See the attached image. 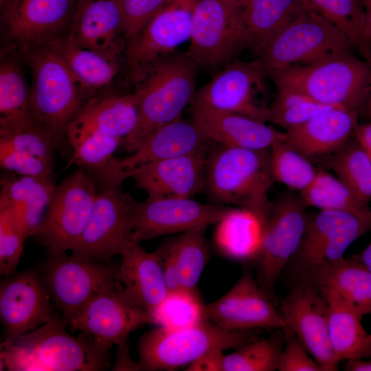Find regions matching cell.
Here are the masks:
<instances>
[{
	"instance_id": "32",
	"label": "cell",
	"mask_w": 371,
	"mask_h": 371,
	"mask_svg": "<svg viewBox=\"0 0 371 371\" xmlns=\"http://www.w3.org/2000/svg\"><path fill=\"white\" fill-rule=\"evenodd\" d=\"M306 12L302 0H249L243 9L249 47L258 52Z\"/></svg>"
},
{
	"instance_id": "15",
	"label": "cell",
	"mask_w": 371,
	"mask_h": 371,
	"mask_svg": "<svg viewBox=\"0 0 371 371\" xmlns=\"http://www.w3.org/2000/svg\"><path fill=\"white\" fill-rule=\"evenodd\" d=\"M236 208L203 203L190 197L148 196L136 201L132 212L133 236L142 242L217 224Z\"/></svg>"
},
{
	"instance_id": "57",
	"label": "cell",
	"mask_w": 371,
	"mask_h": 371,
	"mask_svg": "<svg viewBox=\"0 0 371 371\" xmlns=\"http://www.w3.org/2000/svg\"><path fill=\"white\" fill-rule=\"evenodd\" d=\"M362 359H371V335L362 354Z\"/></svg>"
},
{
	"instance_id": "48",
	"label": "cell",
	"mask_w": 371,
	"mask_h": 371,
	"mask_svg": "<svg viewBox=\"0 0 371 371\" xmlns=\"http://www.w3.org/2000/svg\"><path fill=\"white\" fill-rule=\"evenodd\" d=\"M166 0H119L123 17L122 34L135 38Z\"/></svg>"
},
{
	"instance_id": "13",
	"label": "cell",
	"mask_w": 371,
	"mask_h": 371,
	"mask_svg": "<svg viewBox=\"0 0 371 371\" xmlns=\"http://www.w3.org/2000/svg\"><path fill=\"white\" fill-rule=\"evenodd\" d=\"M265 76L258 58L234 59L195 92L191 104L268 122L269 107L263 102Z\"/></svg>"
},
{
	"instance_id": "42",
	"label": "cell",
	"mask_w": 371,
	"mask_h": 371,
	"mask_svg": "<svg viewBox=\"0 0 371 371\" xmlns=\"http://www.w3.org/2000/svg\"><path fill=\"white\" fill-rule=\"evenodd\" d=\"M270 166L273 181L300 192L313 181L319 169L311 159L286 144L284 139L271 147Z\"/></svg>"
},
{
	"instance_id": "17",
	"label": "cell",
	"mask_w": 371,
	"mask_h": 371,
	"mask_svg": "<svg viewBox=\"0 0 371 371\" xmlns=\"http://www.w3.org/2000/svg\"><path fill=\"white\" fill-rule=\"evenodd\" d=\"M203 316L229 330L259 328L291 330L280 309L260 286L251 271L245 270L234 285L223 295L204 304Z\"/></svg>"
},
{
	"instance_id": "12",
	"label": "cell",
	"mask_w": 371,
	"mask_h": 371,
	"mask_svg": "<svg viewBox=\"0 0 371 371\" xmlns=\"http://www.w3.org/2000/svg\"><path fill=\"white\" fill-rule=\"evenodd\" d=\"M98 191L95 179L82 168L56 186L43 221L33 236L49 254L65 253L76 246Z\"/></svg>"
},
{
	"instance_id": "16",
	"label": "cell",
	"mask_w": 371,
	"mask_h": 371,
	"mask_svg": "<svg viewBox=\"0 0 371 371\" xmlns=\"http://www.w3.org/2000/svg\"><path fill=\"white\" fill-rule=\"evenodd\" d=\"M194 0H166L139 34L128 41L129 71L139 82L161 58L190 37Z\"/></svg>"
},
{
	"instance_id": "27",
	"label": "cell",
	"mask_w": 371,
	"mask_h": 371,
	"mask_svg": "<svg viewBox=\"0 0 371 371\" xmlns=\"http://www.w3.org/2000/svg\"><path fill=\"white\" fill-rule=\"evenodd\" d=\"M358 111L335 108L286 130L284 142L310 159L329 155L353 135Z\"/></svg>"
},
{
	"instance_id": "18",
	"label": "cell",
	"mask_w": 371,
	"mask_h": 371,
	"mask_svg": "<svg viewBox=\"0 0 371 371\" xmlns=\"http://www.w3.org/2000/svg\"><path fill=\"white\" fill-rule=\"evenodd\" d=\"M328 302L316 286L293 282L280 311L296 339L324 371L338 369L328 337Z\"/></svg>"
},
{
	"instance_id": "3",
	"label": "cell",
	"mask_w": 371,
	"mask_h": 371,
	"mask_svg": "<svg viewBox=\"0 0 371 371\" xmlns=\"http://www.w3.org/2000/svg\"><path fill=\"white\" fill-rule=\"evenodd\" d=\"M197 69L186 52H173L149 68L133 93L138 121L123 140L127 151L134 152L155 129L181 117L194 96Z\"/></svg>"
},
{
	"instance_id": "43",
	"label": "cell",
	"mask_w": 371,
	"mask_h": 371,
	"mask_svg": "<svg viewBox=\"0 0 371 371\" xmlns=\"http://www.w3.org/2000/svg\"><path fill=\"white\" fill-rule=\"evenodd\" d=\"M269 107L268 122L286 130L297 126L316 115L335 109L317 102L306 95L288 89H278Z\"/></svg>"
},
{
	"instance_id": "41",
	"label": "cell",
	"mask_w": 371,
	"mask_h": 371,
	"mask_svg": "<svg viewBox=\"0 0 371 371\" xmlns=\"http://www.w3.org/2000/svg\"><path fill=\"white\" fill-rule=\"evenodd\" d=\"M285 341L281 329H276L268 338L251 341L225 355L223 371L276 370Z\"/></svg>"
},
{
	"instance_id": "5",
	"label": "cell",
	"mask_w": 371,
	"mask_h": 371,
	"mask_svg": "<svg viewBox=\"0 0 371 371\" xmlns=\"http://www.w3.org/2000/svg\"><path fill=\"white\" fill-rule=\"evenodd\" d=\"M267 76L278 89H291L321 104L358 111L369 91L371 65L348 52Z\"/></svg>"
},
{
	"instance_id": "21",
	"label": "cell",
	"mask_w": 371,
	"mask_h": 371,
	"mask_svg": "<svg viewBox=\"0 0 371 371\" xmlns=\"http://www.w3.org/2000/svg\"><path fill=\"white\" fill-rule=\"evenodd\" d=\"M208 150L147 163L128 171L127 177L148 196L191 197L204 189Z\"/></svg>"
},
{
	"instance_id": "36",
	"label": "cell",
	"mask_w": 371,
	"mask_h": 371,
	"mask_svg": "<svg viewBox=\"0 0 371 371\" xmlns=\"http://www.w3.org/2000/svg\"><path fill=\"white\" fill-rule=\"evenodd\" d=\"M363 202L371 201V159L354 135L337 150L316 159Z\"/></svg>"
},
{
	"instance_id": "44",
	"label": "cell",
	"mask_w": 371,
	"mask_h": 371,
	"mask_svg": "<svg viewBox=\"0 0 371 371\" xmlns=\"http://www.w3.org/2000/svg\"><path fill=\"white\" fill-rule=\"evenodd\" d=\"M201 297L184 291L169 293L153 315L157 326L178 328L194 325L205 319Z\"/></svg>"
},
{
	"instance_id": "8",
	"label": "cell",
	"mask_w": 371,
	"mask_h": 371,
	"mask_svg": "<svg viewBox=\"0 0 371 371\" xmlns=\"http://www.w3.org/2000/svg\"><path fill=\"white\" fill-rule=\"evenodd\" d=\"M306 209L300 194L293 192H284L270 203L251 262L258 282L273 302L278 278L303 238L308 216Z\"/></svg>"
},
{
	"instance_id": "37",
	"label": "cell",
	"mask_w": 371,
	"mask_h": 371,
	"mask_svg": "<svg viewBox=\"0 0 371 371\" xmlns=\"http://www.w3.org/2000/svg\"><path fill=\"white\" fill-rule=\"evenodd\" d=\"M307 12L317 14L342 32L352 47L368 62L366 13L361 0H302Z\"/></svg>"
},
{
	"instance_id": "31",
	"label": "cell",
	"mask_w": 371,
	"mask_h": 371,
	"mask_svg": "<svg viewBox=\"0 0 371 371\" xmlns=\"http://www.w3.org/2000/svg\"><path fill=\"white\" fill-rule=\"evenodd\" d=\"M137 121L138 108L133 93L91 99L70 124L98 130L123 141Z\"/></svg>"
},
{
	"instance_id": "40",
	"label": "cell",
	"mask_w": 371,
	"mask_h": 371,
	"mask_svg": "<svg viewBox=\"0 0 371 371\" xmlns=\"http://www.w3.org/2000/svg\"><path fill=\"white\" fill-rule=\"evenodd\" d=\"M30 88L19 66L12 61L0 66V128L32 122Z\"/></svg>"
},
{
	"instance_id": "22",
	"label": "cell",
	"mask_w": 371,
	"mask_h": 371,
	"mask_svg": "<svg viewBox=\"0 0 371 371\" xmlns=\"http://www.w3.org/2000/svg\"><path fill=\"white\" fill-rule=\"evenodd\" d=\"M117 267V280L125 295L135 304L153 313L169 294L161 260L148 252L133 234L122 249Z\"/></svg>"
},
{
	"instance_id": "7",
	"label": "cell",
	"mask_w": 371,
	"mask_h": 371,
	"mask_svg": "<svg viewBox=\"0 0 371 371\" xmlns=\"http://www.w3.org/2000/svg\"><path fill=\"white\" fill-rule=\"evenodd\" d=\"M370 231L371 210H319L308 214L301 244L287 265L293 282L311 284L322 272L344 258L347 249Z\"/></svg>"
},
{
	"instance_id": "58",
	"label": "cell",
	"mask_w": 371,
	"mask_h": 371,
	"mask_svg": "<svg viewBox=\"0 0 371 371\" xmlns=\"http://www.w3.org/2000/svg\"><path fill=\"white\" fill-rule=\"evenodd\" d=\"M234 5L244 8L249 0H228Z\"/></svg>"
},
{
	"instance_id": "26",
	"label": "cell",
	"mask_w": 371,
	"mask_h": 371,
	"mask_svg": "<svg viewBox=\"0 0 371 371\" xmlns=\"http://www.w3.org/2000/svg\"><path fill=\"white\" fill-rule=\"evenodd\" d=\"M213 143L192 120L180 117L157 128L130 156L118 159L117 168L127 177L128 172L137 166L206 151Z\"/></svg>"
},
{
	"instance_id": "28",
	"label": "cell",
	"mask_w": 371,
	"mask_h": 371,
	"mask_svg": "<svg viewBox=\"0 0 371 371\" xmlns=\"http://www.w3.org/2000/svg\"><path fill=\"white\" fill-rule=\"evenodd\" d=\"M55 188L52 175L5 174L1 179L0 206L11 210L26 238L33 236L43 221Z\"/></svg>"
},
{
	"instance_id": "49",
	"label": "cell",
	"mask_w": 371,
	"mask_h": 371,
	"mask_svg": "<svg viewBox=\"0 0 371 371\" xmlns=\"http://www.w3.org/2000/svg\"><path fill=\"white\" fill-rule=\"evenodd\" d=\"M285 334L284 347L281 352L278 370L279 371H324L302 346L289 330Z\"/></svg>"
},
{
	"instance_id": "38",
	"label": "cell",
	"mask_w": 371,
	"mask_h": 371,
	"mask_svg": "<svg viewBox=\"0 0 371 371\" xmlns=\"http://www.w3.org/2000/svg\"><path fill=\"white\" fill-rule=\"evenodd\" d=\"M205 229L188 231L163 243L173 254L181 277V291L201 297L197 286L209 258Z\"/></svg>"
},
{
	"instance_id": "56",
	"label": "cell",
	"mask_w": 371,
	"mask_h": 371,
	"mask_svg": "<svg viewBox=\"0 0 371 371\" xmlns=\"http://www.w3.org/2000/svg\"><path fill=\"white\" fill-rule=\"evenodd\" d=\"M366 113L369 121L371 122V80L369 91L366 98Z\"/></svg>"
},
{
	"instance_id": "52",
	"label": "cell",
	"mask_w": 371,
	"mask_h": 371,
	"mask_svg": "<svg viewBox=\"0 0 371 371\" xmlns=\"http://www.w3.org/2000/svg\"><path fill=\"white\" fill-rule=\"evenodd\" d=\"M353 135L371 159V122L357 124Z\"/></svg>"
},
{
	"instance_id": "29",
	"label": "cell",
	"mask_w": 371,
	"mask_h": 371,
	"mask_svg": "<svg viewBox=\"0 0 371 371\" xmlns=\"http://www.w3.org/2000/svg\"><path fill=\"white\" fill-rule=\"evenodd\" d=\"M67 137L74 150L70 163L86 170L100 187L122 184L124 180L117 168L118 158L113 157L122 139L72 124L67 128Z\"/></svg>"
},
{
	"instance_id": "1",
	"label": "cell",
	"mask_w": 371,
	"mask_h": 371,
	"mask_svg": "<svg viewBox=\"0 0 371 371\" xmlns=\"http://www.w3.org/2000/svg\"><path fill=\"white\" fill-rule=\"evenodd\" d=\"M61 319L1 344V370L100 371L110 366L109 349L81 332L77 337Z\"/></svg>"
},
{
	"instance_id": "35",
	"label": "cell",
	"mask_w": 371,
	"mask_h": 371,
	"mask_svg": "<svg viewBox=\"0 0 371 371\" xmlns=\"http://www.w3.org/2000/svg\"><path fill=\"white\" fill-rule=\"evenodd\" d=\"M216 241L227 257L242 262H251L261 240L262 225L249 210L240 207L219 222Z\"/></svg>"
},
{
	"instance_id": "19",
	"label": "cell",
	"mask_w": 371,
	"mask_h": 371,
	"mask_svg": "<svg viewBox=\"0 0 371 371\" xmlns=\"http://www.w3.org/2000/svg\"><path fill=\"white\" fill-rule=\"evenodd\" d=\"M153 324L150 313L133 303L120 284L91 298L71 319L67 328L91 335L102 348L110 349L128 339L129 334Z\"/></svg>"
},
{
	"instance_id": "39",
	"label": "cell",
	"mask_w": 371,
	"mask_h": 371,
	"mask_svg": "<svg viewBox=\"0 0 371 371\" xmlns=\"http://www.w3.org/2000/svg\"><path fill=\"white\" fill-rule=\"evenodd\" d=\"M299 194L307 207L319 210L356 213L371 210L369 204L361 201L344 183L322 169H319L313 181Z\"/></svg>"
},
{
	"instance_id": "4",
	"label": "cell",
	"mask_w": 371,
	"mask_h": 371,
	"mask_svg": "<svg viewBox=\"0 0 371 371\" xmlns=\"http://www.w3.org/2000/svg\"><path fill=\"white\" fill-rule=\"evenodd\" d=\"M29 50L32 74L30 87L32 121L64 153L69 144L67 130L85 103L82 88L62 60L45 44Z\"/></svg>"
},
{
	"instance_id": "47",
	"label": "cell",
	"mask_w": 371,
	"mask_h": 371,
	"mask_svg": "<svg viewBox=\"0 0 371 371\" xmlns=\"http://www.w3.org/2000/svg\"><path fill=\"white\" fill-rule=\"evenodd\" d=\"M0 164L3 168L18 175L46 177L52 175L54 163L0 142Z\"/></svg>"
},
{
	"instance_id": "50",
	"label": "cell",
	"mask_w": 371,
	"mask_h": 371,
	"mask_svg": "<svg viewBox=\"0 0 371 371\" xmlns=\"http://www.w3.org/2000/svg\"><path fill=\"white\" fill-rule=\"evenodd\" d=\"M224 350H211L186 367V371H223Z\"/></svg>"
},
{
	"instance_id": "30",
	"label": "cell",
	"mask_w": 371,
	"mask_h": 371,
	"mask_svg": "<svg viewBox=\"0 0 371 371\" xmlns=\"http://www.w3.org/2000/svg\"><path fill=\"white\" fill-rule=\"evenodd\" d=\"M311 284L335 296L361 318L371 314V271L352 258L338 261Z\"/></svg>"
},
{
	"instance_id": "51",
	"label": "cell",
	"mask_w": 371,
	"mask_h": 371,
	"mask_svg": "<svg viewBox=\"0 0 371 371\" xmlns=\"http://www.w3.org/2000/svg\"><path fill=\"white\" fill-rule=\"evenodd\" d=\"M117 346V361L113 366V370H140L137 363L133 362L131 359L128 339L124 341Z\"/></svg>"
},
{
	"instance_id": "25",
	"label": "cell",
	"mask_w": 371,
	"mask_h": 371,
	"mask_svg": "<svg viewBox=\"0 0 371 371\" xmlns=\"http://www.w3.org/2000/svg\"><path fill=\"white\" fill-rule=\"evenodd\" d=\"M191 112L192 120L214 142L264 150L284 139V132L245 115L194 105Z\"/></svg>"
},
{
	"instance_id": "6",
	"label": "cell",
	"mask_w": 371,
	"mask_h": 371,
	"mask_svg": "<svg viewBox=\"0 0 371 371\" xmlns=\"http://www.w3.org/2000/svg\"><path fill=\"white\" fill-rule=\"evenodd\" d=\"M258 338L256 330H229L206 319L183 328L157 326L139 337L137 363L140 370H175L211 350H236Z\"/></svg>"
},
{
	"instance_id": "9",
	"label": "cell",
	"mask_w": 371,
	"mask_h": 371,
	"mask_svg": "<svg viewBox=\"0 0 371 371\" xmlns=\"http://www.w3.org/2000/svg\"><path fill=\"white\" fill-rule=\"evenodd\" d=\"M243 9L228 0H194L186 54L198 68L225 66L249 47Z\"/></svg>"
},
{
	"instance_id": "46",
	"label": "cell",
	"mask_w": 371,
	"mask_h": 371,
	"mask_svg": "<svg viewBox=\"0 0 371 371\" xmlns=\"http://www.w3.org/2000/svg\"><path fill=\"white\" fill-rule=\"evenodd\" d=\"M26 236L11 210L0 206V274L12 275L23 254Z\"/></svg>"
},
{
	"instance_id": "45",
	"label": "cell",
	"mask_w": 371,
	"mask_h": 371,
	"mask_svg": "<svg viewBox=\"0 0 371 371\" xmlns=\"http://www.w3.org/2000/svg\"><path fill=\"white\" fill-rule=\"evenodd\" d=\"M0 142L54 163L55 146L51 138L33 122L16 126L0 128Z\"/></svg>"
},
{
	"instance_id": "2",
	"label": "cell",
	"mask_w": 371,
	"mask_h": 371,
	"mask_svg": "<svg viewBox=\"0 0 371 371\" xmlns=\"http://www.w3.org/2000/svg\"><path fill=\"white\" fill-rule=\"evenodd\" d=\"M214 142L205 159V192L211 203L249 210L262 227L271 202L270 149L254 150Z\"/></svg>"
},
{
	"instance_id": "14",
	"label": "cell",
	"mask_w": 371,
	"mask_h": 371,
	"mask_svg": "<svg viewBox=\"0 0 371 371\" xmlns=\"http://www.w3.org/2000/svg\"><path fill=\"white\" fill-rule=\"evenodd\" d=\"M135 202L121 185L100 187L85 229L71 254L98 262H109L120 255L133 235Z\"/></svg>"
},
{
	"instance_id": "24",
	"label": "cell",
	"mask_w": 371,
	"mask_h": 371,
	"mask_svg": "<svg viewBox=\"0 0 371 371\" xmlns=\"http://www.w3.org/2000/svg\"><path fill=\"white\" fill-rule=\"evenodd\" d=\"M68 38L113 59L120 52L123 17L119 0H77Z\"/></svg>"
},
{
	"instance_id": "20",
	"label": "cell",
	"mask_w": 371,
	"mask_h": 371,
	"mask_svg": "<svg viewBox=\"0 0 371 371\" xmlns=\"http://www.w3.org/2000/svg\"><path fill=\"white\" fill-rule=\"evenodd\" d=\"M54 304L41 275L27 270L5 277L0 284V318L4 341H10L50 322Z\"/></svg>"
},
{
	"instance_id": "33",
	"label": "cell",
	"mask_w": 371,
	"mask_h": 371,
	"mask_svg": "<svg viewBox=\"0 0 371 371\" xmlns=\"http://www.w3.org/2000/svg\"><path fill=\"white\" fill-rule=\"evenodd\" d=\"M65 63L82 89H96L112 81L117 67L113 59L79 46L68 37H58L46 43Z\"/></svg>"
},
{
	"instance_id": "55",
	"label": "cell",
	"mask_w": 371,
	"mask_h": 371,
	"mask_svg": "<svg viewBox=\"0 0 371 371\" xmlns=\"http://www.w3.org/2000/svg\"><path fill=\"white\" fill-rule=\"evenodd\" d=\"M371 271V243L359 253L351 258Z\"/></svg>"
},
{
	"instance_id": "60",
	"label": "cell",
	"mask_w": 371,
	"mask_h": 371,
	"mask_svg": "<svg viewBox=\"0 0 371 371\" xmlns=\"http://www.w3.org/2000/svg\"><path fill=\"white\" fill-rule=\"evenodd\" d=\"M74 1H75V3H76V1L77 0H74Z\"/></svg>"
},
{
	"instance_id": "23",
	"label": "cell",
	"mask_w": 371,
	"mask_h": 371,
	"mask_svg": "<svg viewBox=\"0 0 371 371\" xmlns=\"http://www.w3.org/2000/svg\"><path fill=\"white\" fill-rule=\"evenodd\" d=\"M74 0H8L1 9L8 35L27 45L58 38L74 11Z\"/></svg>"
},
{
	"instance_id": "59",
	"label": "cell",
	"mask_w": 371,
	"mask_h": 371,
	"mask_svg": "<svg viewBox=\"0 0 371 371\" xmlns=\"http://www.w3.org/2000/svg\"><path fill=\"white\" fill-rule=\"evenodd\" d=\"M8 1V0H0L1 9H2L4 7V5L6 4Z\"/></svg>"
},
{
	"instance_id": "53",
	"label": "cell",
	"mask_w": 371,
	"mask_h": 371,
	"mask_svg": "<svg viewBox=\"0 0 371 371\" xmlns=\"http://www.w3.org/2000/svg\"><path fill=\"white\" fill-rule=\"evenodd\" d=\"M366 13V34L369 54L368 63L371 65V0H361Z\"/></svg>"
},
{
	"instance_id": "10",
	"label": "cell",
	"mask_w": 371,
	"mask_h": 371,
	"mask_svg": "<svg viewBox=\"0 0 371 371\" xmlns=\"http://www.w3.org/2000/svg\"><path fill=\"white\" fill-rule=\"evenodd\" d=\"M348 38L319 16L306 12L257 53L267 75L296 65H308L350 52Z\"/></svg>"
},
{
	"instance_id": "34",
	"label": "cell",
	"mask_w": 371,
	"mask_h": 371,
	"mask_svg": "<svg viewBox=\"0 0 371 371\" xmlns=\"http://www.w3.org/2000/svg\"><path fill=\"white\" fill-rule=\"evenodd\" d=\"M324 295L329 307L328 337L337 361L361 358L370 337L361 324L362 318L335 296Z\"/></svg>"
},
{
	"instance_id": "54",
	"label": "cell",
	"mask_w": 371,
	"mask_h": 371,
	"mask_svg": "<svg viewBox=\"0 0 371 371\" xmlns=\"http://www.w3.org/2000/svg\"><path fill=\"white\" fill-rule=\"evenodd\" d=\"M346 371H371V359L365 360L362 358L347 360L344 366Z\"/></svg>"
},
{
	"instance_id": "11",
	"label": "cell",
	"mask_w": 371,
	"mask_h": 371,
	"mask_svg": "<svg viewBox=\"0 0 371 371\" xmlns=\"http://www.w3.org/2000/svg\"><path fill=\"white\" fill-rule=\"evenodd\" d=\"M108 262L49 254L41 277L67 327L91 298L118 284L117 267Z\"/></svg>"
}]
</instances>
